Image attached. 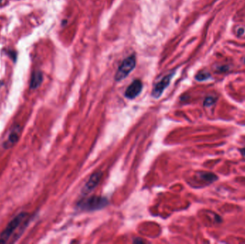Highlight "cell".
<instances>
[{
  "label": "cell",
  "mask_w": 245,
  "mask_h": 244,
  "mask_svg": "<svg viewBox=\"0 0 245 244\" xmlns=\"http://www.w3.org/2000/svg\"><path fill=\"white\" fill-rule=\"evenodd\" d=\"M29 214L27 212H21L16 215L8 225L6 226L4 230L0 234V243H5L9 241L12 235L17 230V228L23 223V221L27 219Z\"/></svg>",
  "instance_id": "1"
},
{
  "label": "cell",
  "mask_w": 245,
  "mask_h": 244,
  "mask_svg": "<svg viewBox=\"0 0 245 244\" xmlns=\"http://www.w3.org/2000/svg\"><path fill=\"white\" fill-rule=\"evenodd\" d=\"M136 64V57L134 54L126 57L118 68L115 75V81L120 82L124 79L134 70Z\"/></svg>",
  "instance_id": "2"
},
{
  "label": "cell",
  "mask_w": 245,
  "mask_h": 244,
  "mask_svg": "<svg viewBox=\"0 0 245 244\" xmlns=\"http://www.w3.org/2000/svg\"><path fill=\"white\" fill-rule=\"evenodd\" d=\"M108 204V200L105 198L100 196H92L88 199L82 200L78 203V206L83 211H96L103 208Z\"/></svg>",
  "instance_id": "3"
},
{
  "label": "cell",
  "mask_w": 245,
  "mask_h": 244,
  "mask_svg": "<svg viewBox=\"0 0 245 244\" xmlns=\"http://www.w3.org/2000/svg\"><path fill=\"white\" fill-rule=\"evenodd\" d=\"M173 75H174L173 72L167 75L166 76L163 77L159 83H158L156 85H155L154 90H153L152 91V96L154 97V98L157 99L160 98L165 88L169 85V84L171 83V79L172 77H173Z\"/></svg>",
  "instance_id": "4"
},
{
  "label": "cell",
  "mask_w": 245,
  "mask_h": 244,
  "mask_svg": "<svg viewBox=\"0 0 245 244\" xmlns=\"http://www.w3.org/2000/svg\"><path fill=\"white\" fill-rule=\"evenodd\" d=\"M143 89V83L139 79H135L130 84V85L127 87V89L125 92V96L127 98L134 99L137 96L139 95Z\"/></svg>",
  "instance_id": "5"
},
{
  "label": "cell",
  "mask_w": 245,
  "mask_h": 244,
  "mask_svg": "<svg viewBox=\"0 0 245 244\" xmlns=\"http://www.w3.org/2000/svg\"><path fill=\"white\" fill-rule=\"evenodd\" d=\"M102 176L103 173L100 171L96 172L92 174L90 176L88 182L86 183V184L85 185L83 190H82V192H83L82 193L84 194V195H87L90 191H92L98 185V183H100L101 178H102Z\"/></svg>",
  "instance_id": "6"
},
{
  "label": "cell",
  "mask_w": 245,
  "mask_h": 244,
  "mask_svg": "<svg viewBox=\"0 0 245 244\" xmlns=\"http://www.w3.org/2000/svg\"><path fill=\"white\" fill-rule=\"evenodd\" d=\"M20 127L19 126H16L14 129L12 130L10 135H9L7 139L4 142V148H10L14 145L19 140V135H20Z\"/></svg>",
  "instance_id": "7"
},
{
  "label": "cell",
  "mask_w": 245,
  "mask_h": 244,
  "mask_svg": "<svg viewBox=\"0 0 245 244\" xmlns=\"http://www.w3.org/2000/svg\"><path fill=\"white\" fill-rule=\"evenodd\" d=\"M43 80L42 73L40 71H35L32 75L31 82H30V87L32 89H36L40 87Z\"/></svg>",
  "instance_id": "8"
},
{
  "label": "cell",
  "mask_w": 245,
  "mask_h": 244,
  "mask_svg": "<svg viewBox=\"0 0 245 244\" xmlns=\"http://www.w3.org/2000/svg\"><path fill=\"white\" fill-rule=\"evenodd\" d=\"M200 177L203 180H205L206 181H209V182H213V181L217 179V177L214 174L211 173V172H201L200 174Z\"/></svg>",
  "instance_id": "9"
},
{
  "label": "cell",
  "mask_w": 245,
  "mask_h": 244,
  "mask_svg": "<svg viewBox=\"0 0 245 244\" xmlns=\"http://www.w3.org/2000/svg\"><path fill=\"white\" fill-rule=\"evenodd\" d=\"M209 77H210V75L208 74V72L202 71V72H200L196 75V79L198 81H204L208 79Z\"/></svg>",
  "instance_id": "10"
},
{
  "label": "cell",
  "mask_w": 245,
  "mask_h": 244,
  "mask_svg": "<svg viewBox=\"0 0 245 244\" xmlns=\"http://www.w3.org/2000/svg\"><path fill=\"white\" fill-rule=\"evenodd\" d=\"M215 99L212 97H208V98H206L205 101H204V105L206 107H209L211 105H212L215 103Z\"/></svg>",
  "instance_id": "11"
},
{
  "label": "cell",
  "mask_w": 245,
  "mask_h": 244,
  "mask_svg": "<svg viewBox=\"0 0 245 244\" xmlns=\"http://www.w3.org/2000/svg\"><path fill=\"white\" fill-rule=\"evenodd\" d=\"M244 30L243 29H239V30H238V34H239H239H240V35H242V34L244 33Z\"/></svg>",
  "instance_id": "12"
},
{
  "label": "cell",
  "mask_w": 245,
  "mask_h": 244,
  "mask_svg": "<svg viewBox=\"0 0 245 244\" xmlns=\"http://www.w3.org/2000/svg\"><path fill=\"white\" fill-rule=\"evenodd\" d=\"M241 152H242V154L245 157V148L242 149V150H241Z\"/></svg>",
  "instance_id": "13"
}]
</instances>
